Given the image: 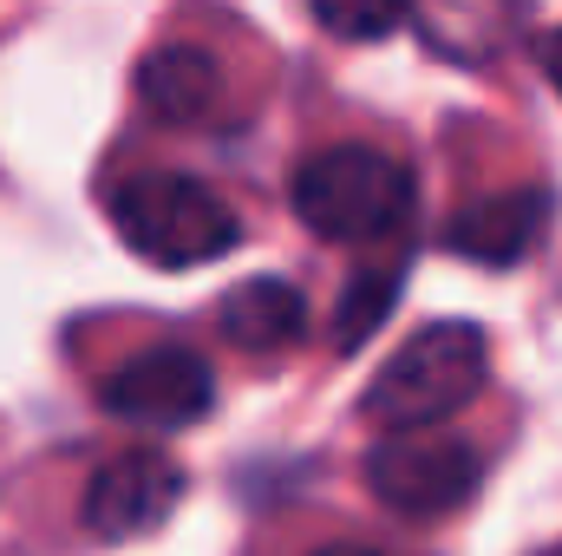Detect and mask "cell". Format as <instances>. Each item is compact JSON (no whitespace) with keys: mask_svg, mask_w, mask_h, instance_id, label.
Returning <instances> with one entry per match:
<instances>
[{"mask_svg":"<svg viewBox=\"0 0 562 556\" xmlns=\"http://www.w3.org/2000/svg\"><path fill=\"white\" fill-rule=\"evenodd\" d=\"M543 556H562V544H557V551H543Z\"/></svg>","mask_w":562,"mask_h":556,"instance_id":"cell-15","label":"cell"},{"mask_svg":"<svg viewBox=\"0 0 562 556\" xmlns=\"http://www.w3.org/2000/svg\"><path fill=\"white\" fill-rule=\"evenodd\" d=\"M105 413L125 425H150V432H177L216 407V374L203 354L190 347H144L132 354L112 380H105Z\"/></svg>","mask_w":562,"mask_h":556,"instance_id":"cell-5","label":"cell"},{"mask_svg":"<svg viewBox=\"0 0 562 556\" xmlns=\"http://www.w3.org/2000/svg\"><path fill=\"white\" fill-rule=\"evenodd\" d=\"M477 478H484L477 452L445 432H386L367 452V485L400 518H445V511L471 504Z\"/></svg>","mask_w":562,"mask_h":556,"instance_id":"cell-4","label":"cell"},{"mask_svg":"<svg viewBox=\"0 0 562 556\" xmlns=\"http://www.w3.org/2000/svg\"><path fill=\"white\" fill-rule=\"evenodd\" d=\"M484 374H491L484 327L477 321H431L373 374L360 413L386 432H431L438 419H451L458 407L477 400Z\"/></svg>","mask_w":562,"mask_h":556,"instance_id":"cell-2","label":"cell"},{"mask_svg":"<svg viewBox=\"0 0 562 556\" xmlns=\"http://www.w3.org/2000/svg\"><path fill=\"white\" fill-rule=\"evenodd\" d=\"M543 230H550V190H497V197H477V203H464L458 216H451V230H445V243L458 249V256H471V263H491V269H510V263H524L537 243H543Z\"/></svg>","mask_w":562,"mask_h":556,"instance_id":"cell-7","label":"cell"},{"mask_svg":"<svg viewBox=\"0 0 562 556\" xmlns=\"http://www.w3.org/2000/svg\"><path fill=\"white\" fill-rule=\"evenodd\" d=\"M413 203V170L380 144H327L294 170V216L327 243H393Z\"/></svg>","mask_w":562,"mask_h":556,"instance_id":"cell-1","label":"cell"},{"mask_svg":"<svg viewBox=\"0 0 562 556\" xmlns=\"http://www.w3.org/2000/svg\"><path fill=\"white\" fill-rule=\"evenodd\" d=\"M413 20L425 26V40L464 66L497 59L524 20V0H413Z\"/></svg>","mask_w":562,"mask_h":556,"instance_id":"cell-8","label":"cell"},{"mask_svg":"<svg viewBox=\"0 0 562 556\" xmlns=\"http://www.w3.org/2000/svg\"><path fill=\"white\" fill-rule=\"evenodd\" d=\"M177 498H183V471L164 452H119L99 465L86 491V524L99 537H144L177 511Z\"/></svg>","mask_w":562,"mask_h":556,"instance_id":"cell-6","label":"cell"},{"mask_svg":"<svg viewBox=\"0 0 562 556\" xmlns=\"http://www.w3.org/2000/svg\"><path fill=\"white\" fill-rule=\"evenodd\" d=\"M216 86H223V73H216V59L203 46H157L138 66L144 112L164 119V125H196L216 105Z\"/></svg>","mask_w":562,"mask_h":556,"instance_id":"cell-9","label":"cell"},{"mask_svg":"<svg viewBox=\"0 0 562 556\" xmlns=\"http://www.w3.org/2000/svg\"><path fill=\"white\" fill-rule=\"evenodd\" d=\"M314 556H380V551H367V544H334V551H314Z\"/></svg>","mask_w":562,"mask_h":556,"instance_id":"cell-14","label":"cell"},{"mask_svg":"<svg viewBox=\"0 0 562 556\" xmlns=\"http://www.w3.org/2000/svg\"><path fill=\"white\" fill-rule=\"evenodd\" d=\"M307 7L334 40H386L413 13V0H307Z\"/></svg>","mask_w":562,"mask_h":556,"instance_id":"cell-11","label":"cell"},{"mask_svg":"<svg viewBox=\"0 0 562 556\" xmlns=\"http://www.w3.org/2000/svg\"><path fill=\"white\" fill-rule=\"evenodd\" d=\"M112 223H119V236L138 249L144 263H157V269L216 263L243 236L236 210L210 184L177 177V170H138V177H125L119 197H112Z\"/></svg>","mask_w":562,"mask_h":556,"instance_id":"cell-3","label":"cell"},{"mask_svg":"<svg viewBox=\"0 0 562 556\" xmlns=\"http://www.w3.org/2000/svg\"><path fill=\"white\" fill-rule=\"evenodd\" d=\"M537 59H543V73H550V86L562 92V20L537 33Z\"/></svg>","mask_w":562,"mask_h":556,"instance_id":"cell-13","label":"cell"},{"mask_svg":"<svg viewBox=\"0 0 562 556\" xmlns=\"http://www.w3.org/2000/svg\"><path fill=\"white\" fill-rule=\"evenodd\" d=\"M393 288H400V276H360L353 281V301H347V314H340V341H347V347H360V341L373 334V321L393 308Z\"/></svg>","mask_w":562,"mask_h":556,"instance_id":"cell-12","label":"cell"},{"mask_svg":"<svg viewBox=\"0 0 562 556\" xmlns=\"http://www.w3.org/2000/svg\"><path fill=\"white\" fill-rule=\"evenodd\" d=\"M223 334L243 347V354H281L307 334V301L294 281H276V276H256L243 288H229L223 301Z\"/></svg>","mask_w":562,"mask_h":556,"instance_id":"cell-10","label":"cell"}]
</instances>
